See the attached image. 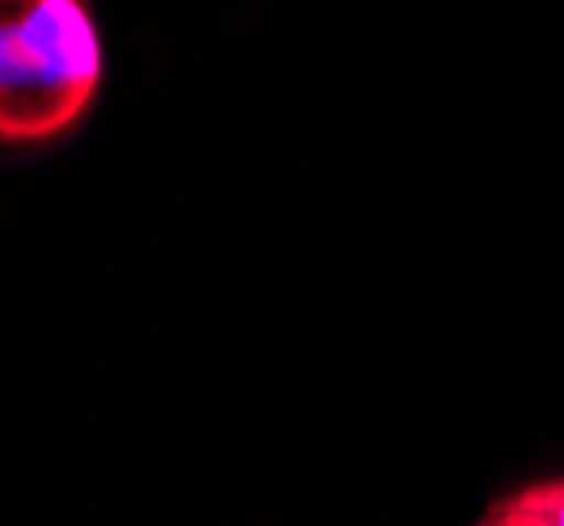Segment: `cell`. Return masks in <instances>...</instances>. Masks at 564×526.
<instances>
[{"instance_id": "obj_1", "label": "cell", "mask_w": 564, "mask_h": 526, "mask_svg": "<svg viewBox=\"0 0 564 526\" xmlns=\"http://www.w3.org/2000/svg\"><path fill=\"white\" fill-rule=\"evenodd\" d=\"M101 39L85 0H0V140L64 135L97 97Z\"/></svg>"}, {"instance_id": "obj_2", "label": "cell", "mask_w": 564, "mask_h": 526, "mask_svg": "<svg viewBox=\"0 0 564 526\" xmlns=\"http://www.w3.org/2000/svg\"><path fill=\"white\" fill-rule=\"evenodd\" d=\"M497 526H564V480H543L518 489L514 497L494 505Z\"/></svg>"}, {"instance_id": "obj_3", "label": "cell", "mask_w": 564, "mask_h": 526, "mask_svg": "<svg viewBox=\"0 0 564 526\" xmlns=\"http://www.w3.org/2000/svg\"><path fill=\"white\" fill-rule=\"evenodd\" d=\"M480 526H497V523H494V518H489V523H480Z\"/></svg>"}]
</instances>
